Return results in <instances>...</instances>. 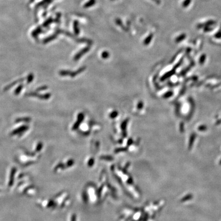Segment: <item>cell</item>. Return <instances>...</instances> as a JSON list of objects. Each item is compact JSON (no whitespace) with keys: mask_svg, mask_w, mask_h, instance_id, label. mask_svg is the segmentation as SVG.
<instances>
[{"mask_svg":"<svg viewBox=\"0 0 221 221\" xmlns=\"http://www.w3.org/2000/svg\"><path fill=\"white\" fill-rule=\"evenodd\" d=\"M38 94H37L36 93H30L29 94V96H34V97H38L40 99H47L48 98H50V97L51 96L50 94H45V95H38Z\"/></svg>","mask_w":221,"mask_h":221,"instance_id":"1","label":"cell"},{"mask_svg":"<svg viewBox=\"0 0 221 221\" xmlns=\"http://www.w3.org/2000/svg\"><path fill=\"white\" fill-rule=\"evenodd\" d=\"M48 87L47 86H43L42 87L38 88V89L36 90L38 91H43V90H45L47 89Z\"/></svg>","mask_w":221,"mask_h":221,"instance_id":"15","label":"cell"},{"mask_svg":"<svg viewBox=\"0 0 221 221\" xmlns=\"http://www.w3.org/2000/svg\"><path fill=\"white\" fill-rule=\"evenodd\" d=\"M24 79H18V81H14V83H12L11 84H10L9 86H8L7 87H6L5 88V90H6L9 89L10 88L13 87L14 85H16V84L18 83H19V82H20V81H24Z\"/></svg>","mask_w":221,"mask_h":221,"instance_id":"5","label":"cell"},{"mask_svg":"<svg viewBox=\"0 0 221 221\" xmlns=\"http://www.w3.org/2000/svg\"><path fill=\"white\" fill-rule=\"evenodd\" d=\"M42 143H40V144H39L38 146V147L36 148V150H38V151H40V149H42Z\"/></svg>","mask_w":221,"mask_h":221,"instance_id":"17","label":"cell"},{"mask_svg":"<svg viewBox=\"0 0 221 221\" xmlns=\"http://www.w3.org/2000/svg\"><path fill=\"white\" fill-rule=\"evenodd\" d=\"M109 56V54L107 51H105L102 53V57L103 58H107Z\"/></svg>","mask_w":221,"mask_h":221,"instance_id":"14","label":"cell"},{"mask_svg":"<svg viewBox=\"0 0 221 221\" xmlns=\"http://www.w3.org/2000/svg\"><path fill=\"white\" fill-rule=\"evenodd\" d=\"M41 31H42V29H40V28H38V29H36V30H35L32 32V36L35 37L36 36H38V34H40Z\"/></svg>","mask_w":221,"mask_h":221,"instance_id":"11","label":"cell"},{"mask_svg":"<svg viewBox=\"0 0 221 221\" xmlns=\"http://www.w3.org/2000/svg\"><path fill=\"white\" fill-rule=\"evenodd\" d=\"M152 38H153V35H150L148 37H147V38L145 40L144 44L147 45L148 44H149L151 42V40L152 39Z\"/></svg>","mask_w":221,"mask_h":221,"instance_id":"13","label":"cell"},{"mask_svg":"<svg viewBox=\"0 0 221 221\" xmlns=\"http://www.w3.org/2000/svg\"><path fill=\"white\" fill-rule=\"evenodd\" d=\"M96 3V0H91L89 2H88L85 5V7H89L92 6V5L95 4Z\"/></svg>","mask_w":221,"mask_h":221,"instance_id":"9","label":"cell"},{"mask_svg":"<svg viewBox=\"0 0 221 221\" xmlns=\"http://www.w3.org/2000/svg\"><path fill=\"white\" fill-rule=\"evenodd\" d=\"M74 32L76 34H78L79 33V30L78 28V23L77 22H75L74 24Z\"/></svg>","mask_w":221,"mask_h":221,"instance_id":"7","label":"cell"},{"mask_svg":"<svg viewBox=\"0 0 221 221\" xmlns=\"http://www.w3.org/2000/svg\"><path fill=\"white\" fill-rule=\"evenodd\" d=\"M34 76L33 74H30L28 76V78H27V83H30L32 81L34 80Z\"/></svg>","mask_w":221,"mask_h":221,"instance_id":"12","label":"cell"},{"mask_svg":"<svg viewBox=\"0 0 221 221\" xmlns=\"http://www.w3.org/2000/svg\"><path fill=\"white\" fill-rule=\"evenodd\" d=\"M22 120L25 121H29L30 120V118H24L18 119L17 121L18 122V121H21Z\"/></svg>","mask_w":221,"mask_h":221,"instance_id":"16","label":"cell"},{"mask_svg":"<svg viewBox=\"0 0 221 221\" xmlns=\"http://www.w3.org/2000/svg\"><path fill=\"white\" fill-rule=\"evenodd\" d=\"M27 128L28 127H27V126L22 127H20L19 129H16L15 131H14V132H13V134H16V133H20L21 132H22L23 131H24V130H26Z\"/></svg>","mask_w":221,"mask_h":221,"instance_id":"6","label":"cell"},{"mask_svg":"<svg viewBox=\"0 0 221 221\" xmlns=\"http://www.w3.org/2000/svg\"><path fill=\"white\" fill-rule=\"evenodd\" d=\"M152 1H153L155 2L156 3L158 4H159L161 3L160 0H152Z\"/></svg>","mask_w":221,"mask_h":221,"instance_id":"18","label":"cell"},{"mask_svg":"<svg viewBox=\"0 0 221 221\" xmlns=\"http://www.w3.org/2000/svg\"><path fill=\"white\" fill-rule=\"evenodd\" d=\"M16 172L15 168H13L11 171V175H10V181H9V186H11L14 183V174Z\"/></svg>","mask_w":221,"mask_h":221,"instance_id":"4","label":"cell"},{"mask_svg":"<svg viewBox=\"0 0 221 221\" xmlns=\"http://www.w3.org/2000/svg\"><path fill=\"white\" fill-rule=\"evenodd\" d=\"M83 118H84L83 115V114H82V113H81V114H79L78 115V121H77V122H76L75 125H74L73 128V130H75V129H76L77 128V127H78L79 125V124H80V122H81V121H82L83 120Z\"/></svg>","mask_w":221,"mask_h":221,"instance_id":"3","label":"cell"},{"mask_svg":"<svg viewBox=\"0 0 221 221\" xmlns=\"http://www.w3.org/2000/svg\"><path fill=\"white\" fill-rule=\"evenodd\" d=\"M89 48H86L85 49H83L82 50H81V51L79 52L77 54L75 57H74V60H78V59L81 58V56H83V55L86 53L87 52L89 51Z\"/></svg>","mask_w":221,"mask_h":221,"instance_id":"2","label":"cell"},{"mask_svg":"<svg viewBox=\"0 0 221 221\" xmlns=\"http://www.w3.org/2000/svg\"><path fill=\"white\" fill-rule=\"evenodd\" d=\"M56 38V34H55V35H53V36H51L50 37H49V38H46V40H44V43H47V42H50V41H51L52 40H54V39Z\"/></svg>","mask_w":221,"mask_h":221,"instance_id":"8","label":"cell"},{"mask_svg":"<svg viewBox=\"0 0 221 221\" xmlns=\"http://www.w3.org/2000/svg\"><path fill=\"white\" fill-rule=\"evenodd\" d=\"M23 87V85H21L20 86H19L16 89V91L14 92V94L16 95H18L20 93V92L21 91V90L22 89Z\"/></svg>","mask_w":221,"mask_h":221,"instance_id":"10","label":"cell"}]
</instances>
